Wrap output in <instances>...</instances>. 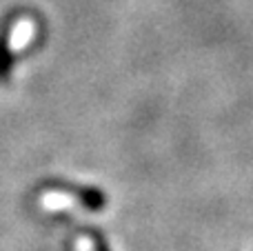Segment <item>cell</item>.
Listing matches in <instances>:
<instances>
[{"mask_svg":"<svg viewBox=\"0 0 253 251\" xmlns=\"http://www.w3.org/2000/svg\"><path fill=\"white\" fill-rule=\"evenodd\" d=\"M67 194H71L76 200H80L83 207L89 209V211H102L107 205V196L96 187H69Z\"/></svg>","mask_w":253,"mask_h":251,"instance_id":"6da1fadb","label":"cell"},{"mask_svg":"<svg viewBox=\"0 0 253 251\" xmlns=\"http://www.w3.org/2000/svg\"><path fill=\"white\" fill-rule=\"evenodd\" d=\"M91 245H93V251H109V247H107L105 238H102V234H96V231H91Z\"/></svg>","mask_w":253,"mask_h":251,"instance_id":"7a4b0ae2","label":"cell"}]
</instances>
